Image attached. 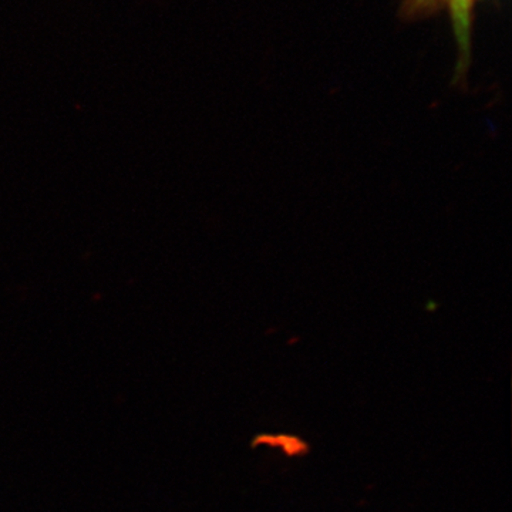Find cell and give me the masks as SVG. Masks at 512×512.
Listing matches in <instances>:
<instances>
[{"mask_svg":"<svg viewBox=\"0 0 512 512\" xmlns=\"http://www.w3.org/2000/svg\"><path fill=\"white\" fill-rule=\"evenodd\" d=\"M426 309L429 312H434L437 309V303L436 301H429L427 302Z\"/></svg>","mask_w":512,"mask_h":512,"instance_id":"cell-2","label":"cell"},{"mask_svg":"<svg viewBox=\"0 0 512 512\" xmlns=\"http://www.w3.org/2000/svg\"><path fill=\"white\" fill-rule=\"evenodd\" d=\"M467 2L468 0H453L457 25L458 28H463V33H466L467 26Z\"/></svg>","mask_w":512,"mask_h":512,"instance_id":"cell-1","label":"cell"}]
</instances>
